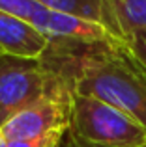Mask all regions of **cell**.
Returning <instances> with one entry per match:
<instances>
[{
	"instance_id": "1",
	"label": "cell",
	"mask_w": 146,
	"mask_h": 147,
	"mask_svg": "<svg viewBox=\"0 0 146 147\" xmlns=\"http://www.w3.org/2000/svg\"><path fill=\"white\" fill-rule=\"evenodd\" d=\"M70 130L101 147H146V129L139 121L90 95L73 93Z\"/></svg>"
},
{
	"instance_id": "2",
	"label": "cell",
	"mask_w": 146,
	"mask_h": 147,
	"mask_svg": "<svg viewBox=\"0 0 146 147\" xmlns=\"http://www.w3.org/2000/svg\"><path fill=\"white\" fill-rule=\"evenodd\" d=\"M73 91L60 76L53 75L41 60H25L2 54L0 60V129L13 115L43 97Z\"/></svg>"
},
{
	"instance_id": "3",
	"label": "cell",
	"mask_w": 146,
	"mask_h": 147,
	"mask_svg": "<svg viewBox=\"0 0 146 147\" xmlns=\"http://www.w3.org/2000/svg\"><path fill=\"white\" fill-rule=\"evenodd\" d=\"M0 9L28 22L51 39L79 41H116L99 22L84 21L75 15L51 9L38 0H0Z\"/></svg>"
},
{
	"instance_id": "4",
	"label": "cell",
	"mask_w": 146,
	"mask_h": 147,
	"mask_svg": "<svg viewBox=\"0 0 146 147\" xmlns=\"http://www.w3.org/2000/svg\"><path fill=\"white\" fill-rule=\"evenodd\" d=\"M73 91L43 97L10 119L0 129L6 142H21L45 136L55 130H68L71 123Z\"/></svg>"
},
{
	"instance_id": "5",
	"label": "cell",
	"mask_w": 146,
	"mask_h": 147,
	"mask_svg": "<svg viewBox=\"0 0 146 147\" xmlns=\"http://www.w3.org/2000/svg\"><path fill=\"white\" fill-rule=\"evenodd\" d=\"M51 45V37L28 22L0 9V52L13 58L40 60Z\"/></svg>"
},
{
	"instance_id": "6",
	"label": "cell",
	"mask_w": 146,
	"mask_h": 147,
	"mask_svg": "<svg viewBox=\"0 0 146 147\" xmlns=\"http://www.w3.org/2000/svg\"><path fill=\"white\" fill-rule=\"evenodd\" d=\"M99 24L126 45L133 36L146 34V0H101Z\"/></svg>"
},
{
	"instance_id": "7",
	"label": "cell",
	"mask_w": 146,
	"mask_h": 147,
	"mask_svg": "<svg viewBox=\"0 0 146 147\" xmlns=\"http://www.w3.org/2000/svg\"><path fill=\"white\" fill-rule=\"evenodd\" d=\"M51 9L62 11V13L75 15L84 21L99 22V11H101V0H38Z\"/></svg>"
},
{
	"instance_id": "8",
	"label": "cell",
	"mask_w": 146,
	"mask_h": 147,
	"mask_svg": "<svg viewBox=\"0 0 146 147\" xmlns=\"http://www.w3.org/2000/svg\"><path fill=\"white\" fill-rule=\"evenodd\" d=\"M124 47H128L129 52H131L141 63L146 65V34H137V36H133Z\"/></svg>"
},
{
	"instance_id": "9",
	"label": "cell",
	"mask_w": 146,
	"mask_h": 147,
	"mask_svg": "<svg viewBox=\"0 0 146 147\" xmlns=\"http://www.w3.org/2000/svg\"><path fill=\"white\" fill-rule=\"evenodd\" d=\"M70 134H71V140H73V144H75V147H101V145H94V144H88V142L81 140V138L75 136L71 130H70Z\"/></svg>"
},
{
	"instance_id": "10",
	"label": "cell",
	"mask_w": 146,
	"mask_h": 147,
	"mask_svg": "<svg viewBox=\"0 0 146 147\" xmlns=\"http://www.w3.org/2000/svg\"><path fill=\"white\" fill-rule=\"evenodd\" d=\"M0 147H8V142H6V138L2 136V132H0Z\"/></svg>"
},
{
	"instance_id": "11",
	"label": "cell",
	"mask_w": 146,
	"mask_h": 147,
	"mask_svg": "<svg viewBox=\"0 0 146 147\" xmlns=\"http://www.w3.org/2000/svg\"><path fill=\"white\" fill-rule=\"evenodd\" d=\"M141 65H143V67H144V71H146V65H144V63H141Z\"/></svg>"
},
{
	"instance_id": "12",
	"label": "cell",
	"mask_w": 146,
	"mask_h": 147,
	"mask_svg": "<svg viewBox=\"0 0 146 147\" xmlns=\"http://www.w3.org/2000/svg\"><path fill=\"white\" fill-rule=\"evenodd\" d=\"M62 142H64V140H62ZM60 147H64V144H60Z\"/></svg>"
},
{
	"instance_id": "13",
	"label": "cell",
	"mask_w": 146,
	"mask_h": 147,
	"mask_svg": "<svg viewBox=\"0 0 146 147\" xmlns=\"http://www.w3.org/2000/svg\"><path fill=\"white\" fill-rule=\"evenodd\" d=\"M0 60H2V54H0Z\"/></svg>"
},
{
	"instance_id": "14",
	"label": "cell",
	"mask_w": 146,
	"mask_h": 147,
	"mask_svg": "<svg viewBox=\"0 0 146 147\" xmlns=\"http://www.w3.org/2000/svg\"><path fill=\"white\" fill-rule=\"evenodd\" d=\"M0 54H2V52H0Z\"/></svg>"
}]
</instances>
